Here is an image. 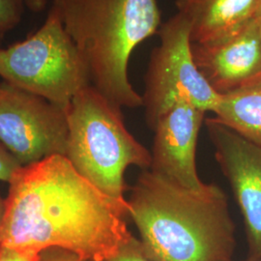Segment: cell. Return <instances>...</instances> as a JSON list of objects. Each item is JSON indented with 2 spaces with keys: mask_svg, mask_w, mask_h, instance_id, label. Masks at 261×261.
<instances>
[{
  "mask_svg": "<svg viewBox=\"0 0 261 261\" xmlns=\"http://www.w3.org/2000/svg\"><path fill=\"white\" fill-rule=\"evenodd\" d=\"M20 168L19 162L0 143V181L10 183L14 174Z\"/></svg>",
  "mask_w": 261,
  "mask_h": 261,
  "instance_id": "9a60e30c",
  "label": "cell"
},
{
  "mask_svg": "<svg viewBox=\"0 0 261 261\" xmlns=\"http://www.w3.org/2000/svg\"><path fill=\"white\" fill-rule=\"evenodd\" d=\"M255 20H256L258 27L260 28L261 31V0L260 4H259V8H258V12H257V15H256V17H255Z\"/></svg>",
  "mask_w": 261,
  "mask_h": 261,
  "instance_id": "ffe728a7",
  "label": "cell"
},
{
  "mask_svg": "<svg viewBox=\"0 0 261 261\" xmlns=\"http://www.w3.org/2000/svg\"><path fill=\"white\" fill-rule=\"evenodd\" d=\"M67 109L0 83V143L21 167L55 155L66 156Z\"/></svg>",
  "mask_w": 261,
  "mask_h": 261,
  "instance_id": "52a82bcc",
  "label": "cell"
},
{
  "mask_svg": "<svg viewBox=\"0 0 261 261\" xmlns=\"http://www.w3.org/2000/svg\"><path fill=\"white\" fill-rule=\"evenodd\" d=\"M129 216L153 261H232L235 226L216 184L200 191L143 170L130 189Z\"/></svg>",
  "mask_w": 261,
  "mask_h": 261,
  "instance_id": "7a4b0ae2",
  "label": "cell"
},
{
  "mask_svg": "<svg viewBox=\"0 0 261 261\" xmlns=\"http://www.w3.org/2000/svg\"><path fill=\"white\" fill-rule=\"evenodd\" d=\"M158 35L160 44L151 53L142 95L148 126L153 129L159 118L180 101L214 112L220 95L196 67L186 18L176 13L162 23Z\"/></svg>",
  "mask_w": 261,
  "mask_h": 261,
  "instance_id": "8992f818",
  "label": "cell"
},
{
  "mask_svg": "<svg viewBox=\"0 0 261 261\" xmlns=\"http://www.w3.org/2000/svg\"><path fill=\"white\" fill-rule=\"evenodd\" d=\"M260 0H175L191 27L192 43L229 36L255 19Z\"/></svg>",
  "mask_w": 261,
  "mask_h": 261,
  "instance_id": "8fae6325",
  "label": "cell"
},
{
  "mask_svg": "<svg viewBox=\"0 0 261 261\" xmlns=\"http://www.w3.org/2000/svg\"><path fill=\"white\" fill-rule=\"evenodd\" d=\"M105 261H153L144 252L140 240L135 236L125 244L120 251L111 258Z\"/></svg>",
  "mask_w": 261,
  "mask_h": 261,
  "instance_id": "5bb4252c",
  "label": "cell"
},
{
  "mask_svg": "<svg viewBox=\"0 0 261 261\" xmlns=\"http://www.w3.org/2000/svg\"><path fill=\"white\" fill-rule=\"evenodd\" d=\"M213 113L219 123L261 145V76L220 95Z\"/></svg>",
  "mask_w": 261,
  "mask_h": 261,
  "instance_id": "7c38bea8",
  "label": "cell"
},
{
  "mask_svg": "<svg viewBox=\"0 0 261 261\" xmlns=\"http://www.w3.org/2000/svg\"><path fill=\"white\" fill-rule=\"evenodd\" d=\"M51 8L84 57L91 85L120 108L142 107L128 69L135 49L158 34V0H53Z\"/></svg>",
  "mask_w": 261,
  "mask_h": 261,
  "instance_id": "3957f363",
  "label": "cell"
},
{
  "mask_svg": "<svg viewBox=\"0 0 261 261\" xmlns=\"http://www.w3.org/2000/svg\"><path fill=\"white\" fill-rule=\"evenodd\" d=\"M39 253L18 251L0 246V261H39Z\"/></svg>",
  "mask_w": 261,
  "mask_h": 261,
  "instance_id": "e0dca14e",
  "label": "cell"
},
{
  "mask_svg": "<svg viewBox=\"0 0 261 261\" xmlns=\"http://www.w3.org/2000/svg\"><path fill=\"white\" fill-rule=\"evenodd\" d=\"M39 261H87L61 248H48L39 253Z\"/></svg>",
  "mask_w": 261,
  "mask_h": 261,
  "instance_id": "2e32d148",
  "label": "cell"
},
{
  "mask_svg": "<svg viewBox=\"0 0 261 261\" xmlns=\"http://www.w3.org/2000/svg\"><path fill=\"white\" fill-rule=\"evenodd\" d=\"M27 7L33 12H41L45 9L47 0H24Z\"/></svg>",
  "mask_w": 261,
  "mask_h": 261,
  "instance_id": "ac0fdd59",
  "label": "cell"
},
{
  "mask_svg": "<svg viewBox=\"0 0 261 261\" xmlns=\"http://www.w3.org/2000/svg\"><path fill=\"white\" fill-rule=\"evenodd\" d=\"M205 112L187 101L175 103L163 114L155 132L150 170L169 182L189 190L200 191L203 183L196 169L198 134Z\"/></svg>",
  "mask_w": 261,
  "mask_h": 261,
  "instance_id": "9c48e42d",
  "label": "cell"
},
{
  "mask_svg": "<svg viewBox=\"0 0 261 261\" xmlns=\"http://www.w3.org/2000/svg\"><path fill=\"white\" fill-rule=\"evenodd\" d=\"M4 214H5V200L0 196V227L3 222Z\"/></svg>",
  "mask_w": 261,
  "mask_h": 261,
  "instance_id": "d6986e66",
  "label": "cell"
},
{
  "mask_svg": "<svg viewBox=\"0 0 261 261\" xmlns=\"http://www.w3.org/2000/svg\"><path fill=\"white\" fill-rule=\"evenodd\" d=\"M67 117L66 158L82 176L129 216L125 171L130 166L150 168L151 153L127 130L121 108L92 85L73 98Z\"/></svg>",
  "mask_w": 261,
  "mask_h": 261,
  "instance_id": "277c9868",
  "label": "cell"
},
{
  "mask_svg": "<svg viewBox=\"0 0 261 261\" xmlns=\"http://www.w3.org/2000/svg\"><path fill=\"white\" fill-rule=\"evenodd\" d=\"M0 76L63 108L91 85L84 57L51 7L37 31L9 47H0Z\"/></svg>",
  "mask_w": 261,
  "mask_h": 261,
  "instance_id": "5b68a950",
  "label": "cell"
},
{
  "mask_svg": "<svg viewBox=\"0 0 261 261\" xmlns=\"http://www.w3.org/2000/svg\"><path fill=\"white\" fill-rule=\"evenodd\" d=\"M25 6L24 0H0V47L6 35L19 25Z\"/></svg>",
  "mask_w": 261,
  "mask_h": 261,
  "instance_id": "4fadbf2b",
  "label": "cell"
},
{
  "mask_svg": "<svg viewBox=\"0 0 261 261\" xmlns=\"http://www.w3.org/2000/svg\"><path fill=\"white\" fill-rule=\"evenodd\" d=\"M204 123L216 160L241 210L250 255H261V145L244 139L214 117L205 118Z\"/></svg>",
  "mask_w": 261,
  "mask_h": 261,
  "instance_id": "ba28073f",
  "label": "cell"
},
{
  "mask_svg": "<svg viewBox=\"0 0 261 261\" xmlns=\"http://www.w3.org/2000/svg\"><path fill=\"white\" fill-rule=\"evenodd\" d=\"M193 57L219 95L261 76V31L255 19L226 37L192 45Z\"/></svg>",
  "mask_w": 261,
  "mask_h": 261,
  "instance_id": "30bf717a",
  "label": "cell"
},
{
  "mask_svg": "<svg viewBox=\"0 0 261 261\" xmlns=\"http://www.w3.org/2000/svg\"><path fill=\"white\" fill-rule=\"evenodd\" d=\"M242 261H261V255H250L249 258Z\"/></svg>",
  "mask_w": 261,
  "mask_h": 261,
  "instance_id": "44dd1931",
  "label": "cell"
},
{
  "mask_svg": "<svg viewBox=\"0 0 261 261\" xmlns=\"http://www.w3.org/2000/svg\"><path fill=\"white\" fill-rule=\"evenodd\" d=\"M0 227V246L24 252L61 248L87 261L115 255L133 235L127 212L55 155L14 174Z\"/></svg>",
  "mask_w": 261,
  "mask_h": 261,
  "instance_id": "6da1fadb",
  "label": "cell"
}]
</instances>
